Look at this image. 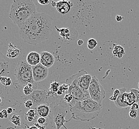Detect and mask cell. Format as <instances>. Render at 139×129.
<instances>
[{"mask_svg":"<svg viewBox=\"0 0 139 129\" xmlns=\"http://www.w3.org/2000/svg\"><path fill=\"white\" fill-rule=\"evenodd\" d=\"M52 23L50 16L36 12L19 28V36L24 42L36 45L50 38Z\"/></svg>","mask_w":139,"mask_h":129,"instance_id":"obj_1","label":"cell"},{"mask_svg":"<svg viewBox=\"0 0 139 129\" xmlns=\"http://www.w3.org/2000/svg\"><path fill=\"white\" fill-rule=\"evenodd\" d=\"M0 82L4 86H10L12 84V80L10 77L6 76L0 77Z\"/></svg>","mask_w":139,"mask_h":129,"instance_id":"obj_23","label":"cell"},{"mask_svg":"<svg viewBox=\"0 0 139 129\" xmlns=\"http://www.w3.org/2000/svg\"><path fill=\"white\" fill-rule=\"evenodd\" d=\"M139 91L136 89H131L130 92L124 93L122 96L123 102L128 106H131L135 103H138L139 101Z\"/></svg>","mask_w":139,"mask_h":129,"instance_id":"obj_10","label":"cell"},{"mask_svg":"<svg viewBox=\"0 0 139 129\" xmlns=\"http://www.w3.org/2000/svg\"><path fill=\"white\" fill-rule=\"evenodd\" d=\"M72 6L73 4L70 1H60L57 3L56 8L58 12L62 14H65L70 11Z\"/></svg>","mask_w":139,"mask_h":129,"instance_id":"obj_13","label":"cell"},{"mask_svg":"<svg viewBox=\"0 0 139 129\" xmlns=\"http://www.w3.org/2000/svg\"><path fill=\"white\" fill-rule=\"evenodd\" d=\"M2 112L3 113V115L4 116V117L5 119H6L8 117V113L7 112V111L6 110H5V109H3L2 111Z\"/></svg>","mask_w":139,"mask_h":129,"instance_id":"obj_34","label":"cell"},{"mask_svg":"<svg viewBox=\"0 0 139 129\" xmlns=\"http://www.w3.org/2000/svg\"><path fill=\"white\" fill-rule=\"evenodd\" d=\"M119 90L120 91V94L117 98L116 101H114L115 105H116L117 107L119 108H125V107H128V106L123 102L122 100V94L126 92V89L124 88H120L119 89Z\"/></svg>","mask_w":139,"mask_h":129,"instance_id":"obj_17","label":"cell"},{"mask_svg":"<svg viewBox=\"0 0 139 129\" xmlns=\"http://www.w3.org/2000/svg\"><path fill=\"white\" fill-rule=\"evenodd\" d=\"M0 118L1 119H4V116L3 115V113L2 112H0Z\"/></svg>","mask_w":139,"mask_h":129,"instance_id":"obj_41","label":"cell"},{"mask_svg":"<svg viewBox=\"0 0 139 129\" xmlns=\"http://www.w3.org/2000/svg\"><path fill=\"white\" fill-rule=\"evenodd\" d=\"M138 86H139V84H138Z\"/></svg>","mask_w":139,"mask_h":129,"instance_id":"obj_44","label":"cell"},{"mask_svg":"<svg viewBox=\"0 0 139 129\" xmlns=\"http://www.w3.org/2000/svg\"><path fill=\"white\" fill-rule=\"evenodd\" d=\"M49 92L46 90H35L32 94L29 96H26L24 98L30 99L33 102L35 105H39L41 104H47Z\"/></svg>","mask_w":139,"mask_h":129,"instance_id":"obj_6","label":"cell"},{"mask_svg":"<svg viewBox=\"0 0 139 129\" xmlns=\"http://www.w3.org/2000/svg\"><path fill=\"white\" fill-rule=\"evenodd\" d=\"M123 19V17H122L121 16L117 15L116 16V20L117 22H121Z\"/></svg>","mask_w":139,"mask_h":129,"instance_id":"obj_36","label":"cell"},{"mask_svg":"<svg viewBox=\"0 0 139 129\" xmlns=\"http://www.w3.org/2000/svg\"><path fill=\"white\" fill-rule=\"evenodd\" d=\"M32 69L33 77L35 82L43 81L48 76V69L41 63L35 66H32Z\"/></svg>","mask_w":139,"mask_h":129,"instance_id":"obj_9","label":"cell"},{"mask_svg":"<svg viewBox=\"0 0 139 129\" xmlns=\"http://www.w3.org/2000/svg\"><path fill=\"white\" fill-rule=\"evenodd\" d=\"M139 106L138 104L137 103H135L133 104H132L131 106V109L130 110H136L137 111V110L139 109Z\"/></svg>","mask_w":139,"mask_h":129,"instance_id":"obj_31","label":"cell"},{"mask_svg":"<svg viewBox=\"0 0 139 129\" xmlns=\"http://www.w3.org/2000/svg\"><path fill=\"white\" fill-rule=\"evenodd\" d=\"M26 61L32 67L36 66L40 63V54L37 52H31L26 57Z\"/></svg>","mask_w":139,"mask_h":129,"instance_id":"obj_14","label":"cell"},{"mask_svg":"<svg viewBox=\"0 0 139 129\" xmlns=\"http://www.w3.org/2000/svg\"><path fill=\"white\" fill-rule=\"evenodd\" d=\"M77 43H78V45L79 46H81V45H82L83 44L84 41L83 40H79L77 42Z\"/></svg>","mask_w":139,"mask_h":129,"instance_id":"obj_38","label":"cell"},{"mask_svg":"<svg viewBox=\"0 0 139 129\" xmlns=\"http://www.w3.org/2000/svg\"><path fill=\"white\" fill-rule=\"evenodd\" d=\"M37 12L32 0H14L12 3L9 17L19 28Z\"/></svg>","mask_w":139,"mask_h":129,"instance_id":"obj_3","label":"cell"},{"mask_svg":"<svg viewBox=\"0 0 139 129\" xmlns=\"http://www.w3.org/2000/svg\"><path fill=\"white\" fill-rule=\"evenodd\" d=\"M129 116L132 119H135L137 117V111L130 110L129 112Z\"/></svg>","mask_w":139,"mask_h":129,"instance_id":"obj_28","label":"cell"},{"mask_svg":"<svg viewBox=\"0 0 139 129\" xmlns=\"http://www.w3.org/2000/svg\"><path fill=\"white\" fill-rule=\"evenodd\" d=\"M36 90H37V88H35L34 85L33 84L29 83L28 84L24 87L23 92L26 96H29Z\"/></svg>","mask_w":139,"mask_h":129,"instance_id":"obj_19","label":"cell"},{"mask_svg":"<svg viewBox=\"0 0 139 129\" xmlns=\"http://www.w3.org/2000/svg\"><path fill=\"white\" fill-rule=\"evenodd\" d=\"M68 94H71L76 101H83L91 99L89 92L82 90L80 87L74 84L70 85Z\"/></svg>","mask_w":139,"mask_h":129,"instance_id":"obj_7","label":"cell"},{"mask_svg":"<svg viewBox=\"0 0 139 129\" xmlns=\"http://www.w3.org/2000/svg\"><path fill=\"white\" fill-rule=\"evenodd\" d=\"M10 73L9 62L6 60L4 55L0 52V77L5 76Z\"/></svg>","mask_w":139,"mask_h":129,"instance_id":"obj_12","label":"cell"},{"mask_svg":"<svg viewBox=\"0 0 139 129\" xmlns=\"http://www.w3.org/2000/svg\"><path fill=\"white\" fill-rule=\"evenodd\" d=\"M47 120L46 118L42 117H40L38 119V120H37V122H38V123L39 124V125H43L44 124L46 123V122Z\"/></svg>","mask_w":139,"mask_h":129,"instance_id":"obj_30","label":"cell"},{"mask_svg":"<svg viewBox=\"0 0 139 129\" xmlns=\"http://www.w3.org/2000/svg\"><path fill=\"white\" fill-rule=\"evenodd\" d=\"M24 103L25 107L27 108H30L33 105V102L31 100H27L26 101H24Z\"/></svg>","mask_w":139,"mask_h":129,"instance_id":"obj_27","label":"cell"},{"mask_svg":"<svg viewBox=\"0 0 139 129\" xmlns=\"http://www.w3.org/2000/svg\"><path fill=\"white\" fill-rule=\"evenodd\" d=\"M10 121L15 125L20 127V117L17 113H13L10 116L9 118Z\"/></svg>","mask_w":139,"mask_h":129,"instance_id":"obj_20","label":"cell"},{"mask_svg":"<svg viewBox=\"0 0 139 129\" xmlns=\"http://www.w3.org/2000/svg\"><path fill=\"white\" fill-rule=\"evenodd\" d=\"M6 111H7V112L8 114H12V112H13V109H12V108H11V107H9V108H8L7 109Z\"/></svg>","mask_w":139,"mask_h":129,"instance_id":"obj_37","label":"cell"},{"mask_svg":"<svg viewBox=\"0 0 139 129\" xmlns=\"http://www.w3.org/2000/svg\"><path fill=\"white\" fill-rule=\"evenodd\" d=\"M67 110L62 111V110L60 108H57V106L56 107V108L55 107V112L53 116V120L55 124H56L57 129H60L62 127H64L65 129H68L64 125V123L70 122L72 119V118H70V119L68 120H65V117L67 114Z\"/></svg>","mask_w":139,"mask_h":129,"instance_id":"obj_8","label":"cell"},{"mask_svg":"<svg viewBox=\"0 0 139 129\" xmlns=\"http://www.w3.org/2000/svg\"><path fill=\"white\" fill-rule=\"evenodd\" d=\"M2 98L0 97V103L2 102Z\"/></svg>","mask_w":139,"mask_h":129,"instance_id":"obj_42","label":"cell"},{"mask_svg":"<svg viewBox=\"0 0 139 129\" xmlns=\"http://www.w3.org/2000/svg\"><path fill=\"white\" fill-rule=\"evenodd\" d=\"M103 106L92 99L83 101H76L70 111L71 118L77 121H90L99 115Z\"/></svg>","mask_w":139,"mask_h":129,"instance_id":"obj_2","label":"cell"},{"mask_svg":"<svg viewBox=\"0 0 139 129\" xmlns=\"http://www.w3.org/2000/svg\"><path fill=\"white\" fill-rule=\"evenodd\" d=\"M59 86H60L59 83L57 82L56 81H55V82H51V87L49 89L50 91L51 92H52L53 94H57V91H58V89H59Z\"/></svg>","mask_w":139,"mask_h":129,"instance_id":"obj_22","label":"cell"},{"mask_svg":"<svg viewBox=\"0 0 139 129\" xmlns=\"http://www.w3.org/2000/svg\"><path fill=\"white\" fill-rule=\"evenodd\" d=\"M113 54L119 59H121L125 54V50L120 45H116L113 50Z\"/></svg>","mask_w":139,"mask_h":129,"instance_id":"obj_18","label":"cell"},{"mask_svg":"<svg viewBox=\"0 0 139 129\" xmlns=\"http://www.w3.org/2000/svg\"><path fill=\"white\" fill-rule=\"evenodd\" d=\"M36 107L37 113L40 117L46 118L49 116L50 113V108L48 105L46 104H41Z\"/></svg>","mask_w":139,"mask_h":129,"instance_id":"obj_16","label":"cell"},{"mask_svg":"<svg viewBox=\"0 0 139 129\" xmlns=\"http://www.w3.org/2000/svg\"><path fill=\"white\" fill-rule=\"evenodd\" d=\"M69 87H70V85L68 84H67L66 83H62L61 85H60L58 90L62 91L63 93H64V92L65 91H68V90L69 89Z\"/></svg>","mask_w":139,"mask_h":129,"instance_id":"obj_26","label":"cell"},{"mask_svg":"<svg viewBox=\"0 0 139 129\" xmlns=\"http://www.w3.org/2000/svg\"><path fill=\"white\" fill-rule=\"evenodd\" d=\"M25 120H26V121H28L29 122H31L33 121L34 120L35 118L32 117H31V116H28L26 113H25Z\"/></svg>","mask_w":139,"mask_h":129,"instance_id":"obj_32","label":"cell"},{"mask_svg":"<svg viewBox=\"0 0 139 129\" xmlns=\"http://www.w3.org/2000/svg\"><path fill=\"white\" fill-rule=\"evenodd\" d=\"M56 4H57V3H56V2H53V1L52 2V6L53 7H56Z\"/></svg>","mask_w":139,"mask_h":129,"instance_id":"obj_39","label":"cell"},{"mask_svg":"<svg viewBox=\"0 0 139 129\" xmlns=\"http://www.w3.org/2000/svg\"><path fill=\"white\" fill-rule=\"evenodd\" d=\"M120 94V91L119 89H116L115 90V91H114V93L113 94L112 96H111L110 97V99L111 101H115L117 98H118V97L119 96V95Z\"/></svg>","mask_w":139,"mask_h":129,"instance_id":"obj_25","label":"cell"},{"mask_svg":"<svg viewBox=\"0 0 139 129\" xmlns=\"http://www.w3.org/2000/svg\"><path fill=\"white\" fill-rule=\"evenodd\" d=\"M38 2L40 5H48L50 3L49 0H38Z\"/></svg>","mask_w":139,"mask_h":129,"instance_id":"obj_33","label":"cell"},{"mask_svg":"<svg viewBox=\"0 0 139 129\" xmlns=\"http://www.w3.org/2000/svg\"><path fill=\"white\" fill-rule=\"evenodd\" d=\"M88 92L91 98L102 105L105 97V92L104 88L101 84L98 78L95 76H92Z\"/></svg>","mask_w":139,"mask_h":129,"instance_id":"obj_5","label":"cell"},{"mask_svg":"<svg viewBox=\"0 0 139 129\" xmlns=\"http://www.w3.org/2000/svg\"><path fill=\"white\" fill-rule=\"evenodd\" d=\"M98 43L97 41L93 38L90 39L88 41V48L90 50H93L97 45Z\"/></svg>","mask_w":139,"mask_h":129,"instance_id":"obj_24","label":"cell"},{"mask_svg":"<svg viewBox=\"0 0 139 129\" xmlns=\"http://www.w3.org/2000/svg\"><path fill=\"white\" fill-rule=\"evenodd\" d=\"M138 97H139V94H138Z\"/></svg>","mask_w":139,"mask_h":129,"instance_id":"obj_43","label":"cell"},{"mask_svg":"<svg viewBox=\"0 0 139 129\" xmlns=\"http://www.w3.org/2000/svg\"><path fill=\"white\" fill-rule=\"evenodd\" d=\"M55 61L54 56L52 53L43 51L40 54V63L48 69L51 67Z\"/></svg>","mask_w":139,"mask_h":129,"instance_id":"obj_11","label":"cell"},{"mask_svg":"<svg viewBox=\"0 0 139 129\" xmlns=\"http://www.w3.org/2000/svg\"><path fill=\"white\" fill-rule=\"evenodd\" d=\"M14 75L18 82L22 86H25L29 83L33 84L37 88L38 85L33 79L32 66L26 61L21 60L18 62L14 70Z\"/></svg>","mask_w":139,"mask_h":129,"instance_id":"obj_4","label":"cell"},{"mask_svg":"<svg viewBox=\"0 0 139 129\" xmlns=\"http://www.w3.org/2000/svg\"><path fill=\"white\" fill-rule=\"evenodd\" d=\"M26 114L29 116H31V117L34 118H35V117H36V112L35 111L34 109H30V110H29Z\"/></svg>","mask_w":139,"mask_h":129,"instance_id":"obj_29","label":"cell"},{"mask_svg":"<svg viewBox=\"0 0 139 129\" xmlns=\"http://www.w3.org/2000/svg\"><path fill=\"white\" fill-rule=\"evenodd\" d=\"M28 129H38L36 126H32V127H28Z\"/></svg>","mask_w":139,"mask_h":129,"instance_id":"obj_40","label":"cell"},{"mask_svg":"<svg viewBox=\"0 0 139 129\" xmlns=\"http://www.w3.org/2000/svg\"><path fill=\"white\" fill-rule=\"evenodd\" d=\"M57 28V27L56 26ZM57 30L60 33V35L64 39H70V31L68 28H63L61 30H58L57 28Z\"/></svg>","mask_w":139,"mask_h":129,"instance_id":"obj_21","label":"cell"},{"mask_svg":"<svg viewBox=\"0 0 139 129\" xmlns=\"http://www.w3.org/2000/svg\"><path fill=\"white\" fill-rule=\"evenodd\" d=\"M21 51L17 48L16 45L12 43L9 44V49L6 54V57L10 59H14L18 57L21 54Z\"/></svg>","mask_w":139,"mask_h":129,"instance_id":"obj_15","label":"cell"},{"mask_svg":"<svg viewBox=\"0 0 139 129\" xmlns=\"http://www.w3.org/2000/svg\"><path fill=\"white\" fill-rule=\"evenodd\" d=\"M34 125L38 129H45V127L40 126L38 123H34Z\"/></svg>","mask_w":139,"mask_h":129,"instance_id":"obj_35","label":"cell"}]
</instances>
